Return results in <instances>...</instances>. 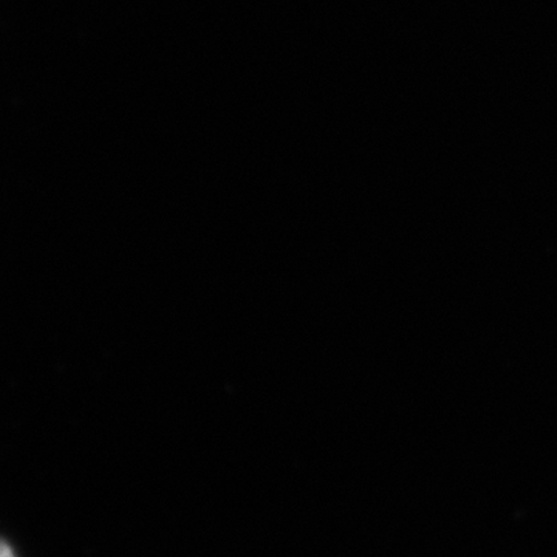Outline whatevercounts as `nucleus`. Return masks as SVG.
Wrapping results in <instances>:
<instances>
[{"label": "nucleus", "instance_id": "obj_1", "mask_svg": "<svg viewBox=\"0 0 557 557\" xmlns=\"http://www.w3.org/2000/svg\"><path fill=\"white\" fill-rule=\"evenodd\" d=\"M2 557H13L11 556L10 549L7 547V545H3L2 547Z\"/></svg>", "mask_w": 557, "mask_h": 557}]
</instances>
